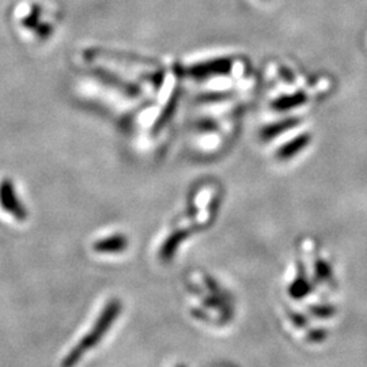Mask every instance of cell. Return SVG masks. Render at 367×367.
Wrapping results in <instances>:
<instances>
[{
    "instance_id": "cell-1",
    "label": "cell",
    "mask_w": 367,
    "mask_h": 367,
    "mask_svg": "<svg viewBox=\"0 0 367 367\" xmlns=\"http://www.w3.org/2000/svg\"><path fill=\"white\" fill-rule=\"evenodd\" d=\"M120 313H121V302L118 299L111 300L101 312L98 320L92 325L89 333L85 338H82L78 342V345L69 349L67 356L62 362V367L76 366V363L83 358V355H86L88 351H90L92 347H95L104 339V336L112 328L113 322L120 316Z\"/></svg>"
},
{
    "instance_id": "cell-2",
    "label": "cell",
    "mask_w": 367,
    "mask_h": 367,
    "mask_svg": "<svg viewBox=\"0 0 367 367\" xmlns=\"http://www.w3.org/2000/svg\"><path fill=\"white\" fill-rule=\"evenodd\" d=\"M0 206L17 221H25L27 218V212L18 200L14 186L10 181L0 184Z\"/></svg>"
},
{
    "instance_id": "cell-3",
    "label": "cell",
    "mask_w": 367,
    "mask_h": 367,
    "mask_svg": "<svg viewBox=\"0 0 367 367\" xmlns=\"http://www.w3.org/2000/svg\"><path fill=\"white\" fill-rule=\"evenodd\" d=\"M127 247L128 240L124 235H113L97 241L92 245V249L97 253H120L125 251Z\"/></svg>"
},
{
    "instance_id": "cell-4",
    "label": "cell",
    "mask_w": 367,
    "mask_h": 367,
    "mask_svg": "<svg viewBox=\"0 0 367 367\" xmlns=\"http://www.w3.org/2000/svg\"><path fill=\"white\" fill-rule=\"evenodd\" d=\"M186 235H188V231H186V230H180V231H176L174 234H172V235L165 241V244H163V247H162V258H170V257L173 256V253L177 251L179 245L186 238Z\"/></svg>"
}]
</instances>
